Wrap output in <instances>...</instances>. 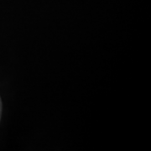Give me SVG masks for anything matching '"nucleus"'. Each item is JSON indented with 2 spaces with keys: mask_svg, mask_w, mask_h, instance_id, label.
<instances>
[{
  "mask_svg": "<svg viewBox=\"0 0 151 151\" xmlns=\"http://www.w3.org/2000/svg\"><path fill=\"white\" fill-rule=\"evenodd\" d=\"M2 112H3V103H2V99L0 97V120H1V117H2Z\"/></svg>",
  "mask_w": 151,
  "mask_h": 151,
  "instance_id": "nucleus-1",
  "label": "nucleus"
}]
</instances>
